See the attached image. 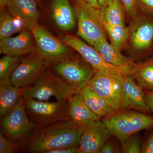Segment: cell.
Segmentation results:
<instances>
[{"label": "cell", "mask_w": 153, "mask_h": 153, "mask_svg": "<svg viewBox=\"0 0 153 153\" xmlns=\"http://www.w3.org/2000/svg\"><path fill=\"white\" fill-rule=\"evenodd\" d=\"M85 125L68 120L37 128L17 146V151L47 153L53 150L79 146Z\"/></svg>", "instance_id": "obj_1"}, {"label": "cell", "mask_w": 153, "mask_h": 153, "mask_svg": "<svg viewBox=\"0 0 153 153\" xmlns=\"http://www.w3.org/2000/svg\"><path fill=\"white\" fill-rule=\"evenodd\" d=\"M121 111L101 120L110 134L121 143L134 134L153 128V116L140 111Z\"/></svg>", "instance_id": "obj_2"}, {"label": "cell", "mask_w": 153, "mask_h": 153, "mask_svg": "<svg viewBox=\"0 0 153 153\" xmlns=\"http://www.w3.org/2000/svg\"><path fill=\"white\" fill-rule=\"evenodd\" d=\"M71 86L53 71H44L32 85L25 88L23 97L25 100L33 99L47 101L54 97L57 101L68 100L77 93Z\"/></svg>", "instance_id": "obj_3"}, {"label": "cell", "mask_w": 153, "mask_h": 153, "mask_svg": "<svg viewBox=\"0 0 153 153\" xmlns=\"http://www.w3.org/2000/svg\"><path fill=\"white\" fill-rule=\"evenodd\" d=\"M77 23V35L91 46L106 38L103 13L82 0H73Z\"/></svg>", "instance_id": "obj_4"}, {"label": "cell", "mask_w": 153, "mask_h": 153, "mask_svg": "<svg viewBox=\"0 0 153 153\" xmlns=\"http://www.w3.org/2000/svg\"><path fill=\"white\" fill-rule=\"evenodd\" d=\"M49 66L77 93L88 85L96 71L82 57L80 59L69 55L50 62Z\"/></svg>", "instance_id": "obj_5"}, {"label": "cell", "mask_w": 153, "mask_h": 153, "mask_svg": "<svg viewBox=\"0 0 153 153\" xmlns=\"http://www.w3.org/2000/svg\"><path fill=\"white\" fill-rule=\"evenodd\" d=\"M124 76L96 71L88 85L115 111H120L128 108L123 88Z\"/></svg>", "instance_id": "obj_6"}, {"label": "cell", "mask_w": 153, "mask_h": 153, "mask_svg": "<svg viewBox=\"0 0 153 153\" xmlns=\"http://www.w3.org/2000/svg\"><path fill=\"white\" fill-rule=\"evenodd\" d=\"M26 102L28 117L38 127L69 120L68 100L49 102L32 99Z\"/></svg>", "instance_id": "obj_7"}, {"label": "cell", "mask_w": 153, "mask_h": 153, "mask_svg": "<svg viewBox=\"0 0 153 153\" xmlns=\"http://www.w3.org/2000/svg\"><path fill=\"white\" fill-rule=\"evenodd\" d=\"M63 41L66 45L78 52L96 71L132 76L140 65L138 63L135 66H114L107 62L93 47L75 36L66 35Z\"/></svg>", "instance_id": "obj_8"}, {"label": "cell", "mask_w": 153, "mask_h": 153, "mask_svg": "<svg viewBox=\"0 0 153 153\" xmlns=\"http://www.w3.org/2000/svg\"><path fill=\"white\" fill-rule=\"evenodd\" d=\"M26 105L22 97L11 111L1 118L2 130L17 147L38 127L28 117Z\"/></svg>", "instance_id": "obj_9"}, {"label": "cell", "mask_w": 153, "mask_h": 153, "mask_svg": "<svg viewBox=\"0 0 153 153\" xmlns=\"http://www.w3.org/2000/svg\"><path fill=\"white\" fill-rule=\"evenodd\" d=\"M49 66V62L37 52L33 53L20 61L8 82L17 87H28L36 82Z\"/></svg>", "instance_id": "obj_10"}, {"label": "cell", "mask_w": 153, "mask_h": 153, "mask_svg": "<svg viewBox=\"0 0 153 153\" xmlns=\"http://www.w3.org/2000/svg\"><path fill=\"white\" fill-rule=\"evenodd\" d=\"M30 31L36 43V52L49 63L68 55L65 44L38 23L32 25Z\"/></svg>", "instance_id": "obj_11"}, {"label": "cell", "mask_w": 153, "mask_h": 153, "mask_svg": "<svg viewBox=\"0 0 153 153\" xmlns=\"http://www.w3.org/2000/svg\"><path fill=\"white\" fill-rule=\"evenodd\" d=\"M129 27V40L137 51L150 50L153 46V16L143 14L137 16Z\"/></svg>", "instance_id": "obj_12"}, {"label": "cell", "mask_w": 153, "mask_h": 153, "mask_svg": "<svg viewBox=\"0 0 153 153\" xmlns=\"http://www.w3.org/2000/svg\"><path fill=\"white\" fill-rule=\"evenodd\" d=\"M110 135L106 126L100 120L87 124L80 137L79 153L99 152Z\"/></svg>", "instance_id": "obj_13"}, {"label": "cell", "mask_w": 153, "mask_h": 153, "mask_svg": "<svg viewBox=\"0 0 153 153\" xmlns=\"http://www.w3.org/2000/svg\"><path fill=\"white\" fill-rule=\"evenodd\" d=\"M33 34L30 30H25L14 37L1 39V52L4 55L19 57L25 54L36 52L34 48Z\"/></svg>", "instance_id": "obj_14"}, {"label": "cell", "mask_w": 153, "mask_h": 153, "mask_svg": "<svg viewBox=\"0 0 153 153\" xmlns=\"http://www.w3.org/2000/svg\"><path fill=\"white\" fill-rule=\"evenodd\" d=\"M6 8L13 16L24 22L28 30L38 23L39 14L36 0H10Z\"/></svg>", "instance_id": "obj_15"}, {"label": "cell", "mask_w": 153, "mask_h": 153, "mask_svg": "<svg viewBox=\"0 0 153 153\" xmlns=\"http://www.w3.org/2000/svg\"><path fill=\"white\" fill-rule=\"evenodd\" d=\"M134 80L129 75L123 77V88L128 108L148 114L151 110L147 103L145 92L143 88Z\"/></svg>", "instance_id": "obj_16"}, {"label": "cell", "mask_w": 153, "mask_h": 153, "mask_svg": "<svg viewBox=\"0 0 153 153\" xmlns=\"http://www.w3.org/2000/svg\"><path fill=\"white\" fill-rule=\"evenodd\" d=\"M52 11L54 22L60 29L69 31L74 29L76 15L70 0H53Z\"/></svg>", "instance_id": "obj_17"}, {"label": "cell", "mask_w": 153, "mask_h": 153, "mask_svg": "<svg viewBox=\"0 0 153 153\" xmlns=\"http://www.w3.org/2000/svg\"><path fill=\"white\" fill-rule=\"evenodd\" d=\"M69 120L80 124L86 125L100 119L91 111L85 103L80 94H75L68 100Z\"/></svg>", "instance_id": "obj_18"}, {"label": "cell", "mask_w": 153, "mask_h": 153, "mask_svg": "<svg viewBox=\"0 0 153 153\" xmlns=\"http://www.w3.org/2000/svg\"><path fill=\"white\" fill-rule=\"evenodd\" d=\"M93 47L107 62L114 66H135L138 64L123 55L120 50L107 41L106 38L97 42Z\"/></svg>", "instance_id": "obj_19"}, {"label": "cell", "mask_w": 153, "mask_h": 153, "mask_svg": "<svg viewBox=\"0 0 153 153\" xmlns=\"http://www.w3.org/2000/svg\"><path fill=\"white\" fill-rule=\"evenodd\" d=\"M79 93L88 106L100 118H105L117 112L100 96L87 85Z\"/></svg>", "instance_id": "obj_20"}, {"label": "cell", "mask_w": 153, "mask_h": 153, "mask_svg": "<svg viewBox=\"0 0 153 153\" xmlns=\"http://www.w3.org/2000/svg\"><path fill=\"white\" fill-rule=\"evenodd\" d=\"M25 88L7 82L0 84V117H4L16 105L23 97Z\"/></svg>", "instance_id": "obj_21"}, {"label": "cell", "mask_w": 153, "mask_h": 153, "mask_svg": "<svg viewBox=\"0 0 153 153\" xmlns=\"http://www.w3.org/2000/svg\"><path fill=\"white\" fill-rule=\"evenodd\" d=\"M25 30L28 29L24 22L13 16L6 7L0 8V39Z\"/></svg>", "instance_id": "obj_22"}, {"label": "cell", "mask_w": 153, "mask_h": 153, "mask_svg": "<svg viewBox=\"0 0 153 153\" xmlns=\"http://www.w3.org/2000/svg\"><path fill=\"white\" fill-rule=\"evenodd\" d=\"M111 44L121 51L125 48L129 40V27L126 25H111L104 24Z\"/></svg>", "instance_id": "obj_23"}, {"label": "cell", "mask_w": 153, "mask_h": 153, "mask_svg": "<svg viewBox=\"0 0 153 153\" xmlns=\"http://www.w3.org/2000/svg\"><path fill=\"white\" fill-rule=\"evenodd\" d=\"M125 9L120 0H112L103 12L104 24L125 25Z\"/></svg>", "instance_id": "obj_24"}, {"label": "cell", "mask_w": 153, "mask_h": 153, "mask_svg": "<svg viewBox=\"0 0 153 153\" xmlns=\"http://www.w3.org/2000/svg\"><path fill=\"white\" fill-rule=\"evenodd\" d=\"M132 76L143 89L153 91V57L144 63H140Z\"/></svg>", "instance_id": "obj_25"}, {"label": "cell", "mask_w": 153, "mask_h": 153, "mask_svg": "<svg viewBox=\"0 0 153 153\" xmlns=\"http://www.w3.org/2000/svg\"><path fill=\"white\" fill-rule=\"evenodd\" d=\"M19 57L5 55L0 60V84L8 82L12 73L20 62Z\"/></svg>", "instance_id": "obj_26"}, {"label": "cell", "mask_w": 153, "mask_h": 153, "mask_svg": "<svg viewBox=\"0 0 153 153\" xmlns=\"http://www.w3.org/2000/svg\"><path fill=\"white\" fill-rule=\"evenodd\" d=\"M122 151L125 153L141 152L142 147L138 134H134L121 143Z\"/></svg>", "instance_id": "obj_27"}, {"label": "cell", "mask_w": 153, "mask_h": 153, "mask_svg": "<svg viewBox=\"0 0 153 153\" xmlns=\"http://www.w3.org/2000/svg\"><path fill=\"white\" fill-rule=\"evenodd\" d=\"M17 151V146L1 130L0 153H13Z\"/></svg>", "instance_id": "obj_28"}, {"label": "cell", "mask_w": 153, "mask_h": 153, "mask_svg": "<svg viewBox=\"0 0 153 153\" xmlns=\"http://www.w3.org/2000/svg\"><path fill=\"white\" fill-rule=\"evenodd\" d=\"M125 9L126 15L133 19L137 13V0H120Z\"/></svg>", "instance_id": "obj_29"}, {"label": "cell", "mask_w": 153, "mask_h": 153, "mask_svg": "<svg viewBox=\"0 0 153 153\" xmlns=\"http://www.w3.org/2000/svg\"><path fill=\"white\" fill-rule=\"evenodd\" d=\"M137 4L143 14L153 16V0H137Z\"/></svg>", "instance_id": "obj_30"}, {"label": "cell", "mask_w": 153, "mask_h": 153, "mask_svg": "<svg viewBox=\"0 0 153 153\" xmlns=\"http://www.w3.org/2000/svg\"><path fill=\"white\" fill-rule=\"evenodd\" d=\"M120 149L112 140L109 138L100 149L99 153H116L121 152Z\"/></svg>", "instance_id": "obj_31"}, {"label": "cell", "mask_w": 153, "mask_h": 153, "mask_svg": "<svg viewBox=\"0 0 153 153\" xmlns=\"http://www.w3.org/2000/svg\"><path fill=\"white\" fill-rule=\"evenodd\" d=\"M47 153H79V146L66 147L49 151Z\"/></svg>", "instance_id": "obj_32"}, {"label": "cell", "mask_w": 153, "mask_h": 153, "mask_svg": "<svg viewBox=\"0 0 153 153\" xmlns=\"http://www.w3.org/2000/svg\"><path fill=\"white\" fill-rule=\"evenodd\" d=\"M142 153H153V132L142 147Z\"/></svg>", "instance_id": "obj_33"}, {"label": "cell", "mask_w": 153, "mask_h": 153, "mask_svg": "<svg viewBox=\"0 0 153 153\" xmlns=\"http://www.w3.org/2000/svg\"><path fill=\"white\" fill-rule=\"evenodd\" d=\"M146 100L150 109L153 112V91H147L145 92Z\"/></svg>", "instance_id": "obj_34"}, {"label": "cell", "mask_w": 153, "mask_h": 153, "mask_svg": "<svg viewBox=\"0 0 153 153\" xmlns=\"http://www.w3.org/2000/svg\"><path fill=\"white\" fill-rule=\"evenodd\" d=\"M112 0H98L99 9L103 13L107 6Z\"/></svg>", "instance_id": "obj_35"}, {"label": "cell", "mask_w": 153, "mask_h": 153, "mask_svg": "<svg viewBox=\"0 0 153 153\" xmlns=\"http://www.w3.org/2000/svg\"><path fill=\"white\" fill-rule=\"evenodd\" d=\"M89 5L99 9L98 0H82Z\"/></svg>", "instance_id": "obj_36"}, {"label": "cell", "mask_w": 153, "mask_h": 153, "mask_svg": "<svg viewBox=\"0 0 153 153\" xmlns=\"http://www.w3.org/2000/svg\"><path fill=\"white\" fill-rule=\"evenodd\" d=\"M10 1V0H0V8H5Z\"/></svg>", "instance_id": "obj_37"}, {"label": "cell", "mask_w": 153, "mask_h": 153, "mask_svg": "<svg viewBox=\"0 0 153 153\" xmlns=\"http://www.w3.org/2000/svg\"><path fill=\"white\" fill-rule=\"evenodd\" d=\"M36 1H41V0H36Z\"/></svg>", "instance_id": "obj_38"}]
</instances>
